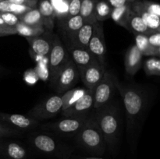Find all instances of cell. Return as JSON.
<instances>
[{
	"mask_svg": "<svg viewBox=\"0 0 160 159\" xmlns=\"http://www.w3.org/2000/svg\"><path fill=\"white\" fill-rule=\"evenodd\" d=\"M112 9L106 0H98L95 8V17L97 21L103 22L110 17Z\"/></svg>",
	"mask_w": 160,
	"mask_h": 159,
	"instance_id": "4316f807",
	"label": "cell"
},
{
	"mask_svg": "<svg viewBox=\"0 0 160 159\" xmlns=\"http://www.w3.org/2000/svg\"><path fill=\"white\" fill-rule=\"evenodd\" d=\"M0 26H6H6H7L6 24H5V23H4V22H3V20H2L1 18H0Z\"/></svg>",
	"mask_w": 160,
	"mask_h": 159,
	"instance_id": "7bdbcfd3",
	"label": "cell"
},
{
	"mask_svg": "<svg viewBox=\"0 0 160 159\" xmlns=\"http://www.w3.org/2000/svg\"><path fill=\"white\" fill-rule=\"evenodd\" d=\"M38 10L43 19L44 26L46 30L52 31L54 28V21L56 19L54 9L49 0H42L39 2Z\"/></svg>",
	"mask_w": 160,
	"mask_h": 159,
	"instance_id": "44dd1931",
	"label": "cell"
},
{
	"mask_svg": "<svg viewBox=\"0 0 160 159\" xmlns=\"http://www.w3.org/2000/svg\"><path fill=\"white\" fill-rule=\"evenodd\" d=\"M98 110L95 116L98 128L106 143L109 145L113 144L118 140L120 131L119 110L117 106L109 103Z\"/></svg>",
	"mask_w": 160,
	"mask_h": 159,
	"instance_id": "7a4b0ae2",
	"label": "cell"
},
{
	"mask_svg": "<svg viewBox=\"0 0 160 159\" xmlns=\"http://www.w3.org/2000/svg\"><path fill=\"white\" fill-rule=\"evenodd\" d=\"M68 51L70 59L78 67V71L97 61L87 48L70 44L68 45Z\"/></svg>",
	"mask_w": 160,
	"mask_h": 159,
	"instance_id": "5bb4252c",
	"label": "cell"
},
{
	"mask_svg": "<svg viewBox=\"0 0 160 159\" xmlns=\"http://www.w3.org/2000/svg\"><path fill=\"white\" fill-rule=\"evenodd\" d=\"M69 58L70 55L59 36L57 34H53L52 45L48 56L49 81L52 86L54 85L58 75L66 65Z\"/></svg>",
	"mask_w": 160,
	"mask_h": 159,
	"instance_id": "277c9868",
	"label": "cell"
},
{
	"mask_svg": "<svg viewBox=\"0 0 160 159\" xmlns=\"http://www.w3.org/2000/svg\"><path fill=\"white\" fill-rule=\"evenodd\" d=\"M5 153L10 159H24L27 152L24 148L19 143L10 142L6 145Z\"/></svg>",
	"mask_w": 160,
	"mask_h": 159,
	"instance_id": "f1b7e54d",
	"label": "cell"
},
{
	"mask_svg": "<svg viewBox=\"0 0 160 159\" xmlns=\"http://www.w3.org/2000/svg\"><path fill=\"white\" fill-rule=\"evenodd\" d=\"M19 19L20 22L26 25L32 26H44L43 19L37 8H33L23 15L20 16Z\"/></svg>",
	"mask_w": 160,
	"mask_h": 159,
	"instance_id": "603a6c76",
	"label": "cell"
},
{
	"mask_svg": "<svg viewBox=\"0 0 160 159\" xmlns=\"http://www.w3.org/2000/svg\"><path fill=\"white\" fill-rule=\"evenodd\" d=\"M86 89V88H85ZM94 90L86 89L85 93L82 97L79 98L69 108L62 112V115L64 117L78 116V115H85L91 108H93Z\"/></svg>",
	"mask_w": 160,
	"mask_h": 159,
	"instance_id": "8fae6325",
	"label": "cell"
},
{
	"mask_svg": "<svg viewBox=\"0 0 160 159\" xmlns=\"http://www.w3.org/2000/svg\"><path fill=\"white\" fill-rule=\"evenodd\" d=\"M80 75L78 67L72 61L70 57L66 65L60 71L52 86L58 94H63L71 89L79 80Z\"/></svg>",
	"mask_w": 160,
	"mask_h": 159,
	"instance_id": "52a82bcc",
	"label": "cell"
},
{
	"mask_svg": "<svg viewBox=\"0 0 160 159\" xmlns=\"http://www.w3.org/2000/svg\"><path fill=\"white\" fill-rule=\"evenodd\" d=\"M0 18L3 20L5 24L9 27H13L20 22L19 17L12 12H0Z\"/></svg>",
	"mask_w": 160,
	"mask_h": 159,
	"instance_id": "d590c367",
	"label": "cell"
},
{
	"mask_svg": "<svg viewBox=\"0 0 160 159\" xmlns=\"http://www.w3.org/2000/svg\"><path fill=\"white\" fill-rule=\"evenodd\" d=\"M23 131L15 129L6 123L0 122V137H12V136L21 135Z\"/></svg>",
	"mask_w": 160,
	"mask_h": 159,
	"instance_id": "836d02e7",
	"label": "cell"
},
{
	"mask_svg": "<svg viewBox=\"0 0 160 159\" xmlns=\"http://www.w3.org/2000/svg\"><path fill=\"white\" fill-rule=\"evenodd\" d=\"M88 49L93 55L98 62L106 66V45L105 41L102 22L95 21L94 32L88 45Z\"/></svg>",
	"mask_w": 160,
	"mask_h": 159,
	"instance_id": "ba28073f",
	"label": "cell"
},
{
	"mask_svg": "<svg viewBox=\"0 0 160 159\" xmlns=\"http://www.w3.org/2000/svg\"><path fill=\"white\" fill-rule=\"evenodd\" d=\"M95 21H84L82 26L75 35L71 44L88 48V45L93 34Z\"/></svg>",
	"mask_w": 160,
	"mask_h": 159,
	"instance_id": "d6986e66",
	"label": "cell"
},
{
	"mask_svg": "<svg viewBox=\"0 0 160 159\" xmlns=\"http://www.w3.org/2000/svg\"><path fill=\"white\" fill-rule=\"evenodd\" d=\"M131 5L112 8L110 17L117 24L126 27L127 22L131 13Z\"/></svg>",
	"mask_w": 160,
	"mask_h": 159,
	"instance_id": "cb8c5ba5",
	"label": "cell"
},
{
	"mask_svg": "<svg viewBox=\"0 0 160 159\" xmlns=\"http://www.w3.org/2000/svg\"><path fill=\"white\" fill-rule=\"evenodd\" d=\"M31 9H33V8L24 6V5L15 4V3H12L9 2V12H12V13L17 15V17H20V16L23 15V14H24L28 11L31 10Z\"/></svg>",
	"mask_w": 160,
	"mask_h": 159,
	"instance_id": "8d00e7d4",
	"label": "cell"
},
{
	"mask_svg": "<svg viewBox=\"0 0 160 159\" xmlns=\"http://www.w3.org/2000/svg\"><path fill=\"white\" fill-rule=\"evenodd\" d=\"M76 140L78 144L92 152L102 154L105 151L106 141L95 116L86 118L83 126L76 134Z\"/></svg>",
	"mask_w": 160,
	"mask_h": 159,
	"instance_id": "3957f363",
	"label": "cell"
},
{
	"mask_svg": "<svg viewBox=\"0 0 160 159\" xmlns=\"http://www.w3.org/2000/svg\"><path fill=\"white\" fill-rule=\"evenodd\" d=\"M131 8L134 12L138 14L146 26L151 30L152 32L155 31H160V17L153 15L147 12L142 6L141 0H138L133 2L131 5Z\"/></svg>",
	"mask_w": 160,
	"mask_h": 159,
	"instance_id": "e0dca14e",
	"label": "cell"
},
{
	"mask_svg": "<svg viewBox=\"0 0 160 159\" xmlns=\"http://www.w3.org/2000/svg\"><path fill=\"white\" fill-rule=\"evenodd\" d=\"M85 88H71L61 94L62 101V112L69 108L85 93Z\"/></svg>",
	"mask_w": 160,
	"mask_h": 159,
	"instance_id": "7402d4cb",
	"label": "cell"
},
{
	"mask_svg": "<svg viewBox=\"0 0 160 159\" xmlns=\"http://www.w3.org/2000/svg\"><path fill=\"white\" fill-rule=\"evenodd\" d=\"M69 0H49L54 9L56 18L59 21L67 18Z\"/></svg>",
	"mask_w": 160,
	"mask_h": 159,
	"instance_id": "f546056e",
	"label": "cell"
},
{
	"mask_svg": "<svg viewBox=\"0 0 160 159\" xmlns=\"http://www.w3.org/2000/svg\"><path fill=\"white\" fill-rule=\"evenodd\" d=\"M37 61L34 71L37 74L38 77L43 80L49 79V70H48V56H42L41 60Z\"/></svg>",
	"mask_w": 160,
	"mask_h": 159,
	"instance_id": "4dcf8cb0",
	"label": "cell"
},
{
	"mask_svg": "<svg viewBox=\"0 0 160 159\" xmlns=\"http://www.w3.org/2000/svg\"><path fill=\"white\" fill-rule=\"evenodd\" d=\"M115 88L113 75L106 70L102 80L94 89L93 108L98 109L107 104L113 95Z\"/></svg>",
	"mask_w": 160,
	"mask_h": 159,
	"instance_id": "8992f818",
	"label": "cell"
},
{
	"mask_svg": "<svg viewBox=\"0 0 160 159\" xmlns=\"http://www.w3.org/2000/svg\"><path fill=\"white\" fill-rule=\"evenodd\" d=\"M106 70V66L102 65L97 61L79 70L80 78L82 80L85 88L94 90L102 80Z\"/></svg>",
	"mask_w": 160,
	"mask_h": 159,
	"instance_id": "30bf717a",
	"label": "cell"
},
{
	"mask_svg": "<svg viewBox=\"0 0 160 159\" xmlns=\"http://www.w3.org/2000/svg\"><path fill=\"white\" fill-rule=\"evenodd\" d=\"M59 22L62 34L64 37H67L70 45L73 41L78 31L82 26L84 22V20L80 15H77L74 17H67Z\"/></svg>",
	"mask_w": 160,
	"mask_h": 159,
	"instance_id": "2e32d148",
	"label": "cell"
},
{
	"mask_svg": "<svg viewBox=\"0 0 160 159\" xmlns=\"http://www.w3.org/2000/svg\"><path fill=\"white\" fill-rule=\"evenodd\" d=\"M0 1H1V0H0Z\"/></svg>",
	"mask_w": 160,
	"mask_h": 159,
	"instance_id": "f6af8a7d",
	"label": "cell"
},
{
	"mask_svg": "<svg viewBox=\"0 0 160 159\" xmlns=\"http://www.w3.org/2000/svg\"><path fill=\"white\" fill-rule=\"evenodd\" d=\"M98 0H82L79 15L84 21H95V8Z\"/></svg>",
	"mask_w": 160,
	"mask_h": 159,
	"instance_id": "484cf974",
	"label": "cell"
},
{
	"mask_svg": "<svg viewBox=\"0 0 160 159\" xmlns=\"http://www.w3.org/2000/svg\"><path fill=\"white\" fill-rule=\"evenodd\" d=\"M87 118L85 115L66 117L46 126L52 130L62 135H76Z\"/></svg>",
	"mask_w": 160,
	"mask_h": 159,
	"instance_id": "9c48e42d",
	"label": "cell"
},
{
	"mask_svg": "<svg viewBox=\"0 0 160 159\" xmlns=\"http://www.w3.org/2000/svg\"><path fill=\"white\" fill-rule=\"evenodd\" d=\"M148 41L152 49L156 53V55H160V31H155L148 35Z\"/></svg>",
	"mask_w": 160,
	"mask_h": 159,
	"instance_id": "d6a6232c",
	"label": "cell"
},
{
	"mask_svg": "<svg viewBox=\"0 0 160 159\" xmlns=\"http://www.w3.org/2000/svg\"><path fill=\"white\" fill-rule=\"evenodd\" d=\"M0 122L6 123L20 130L32 129L39 124V122L29 116L19 114H8L0 112Z\"/></svg>",
	"mask_w": 160,
	"mask_h": 159,
	"instance_id": "4fadbf2b",
	"label": "cell"
},
{
	"mask_svg": "<svg viewBox=\"0 0 160 159\" xmlns=\"http://www.w3.org/2000/svg\"><path fill=\"white\" fill-rule=\"evenodd\" d=\"M16 34H19L25 37H34L43 34L46 29L44 26H32L26 25L24 23L19 22L16 26H13Z\"/></svg>",
	"mask_w": 160,
	"mask_h": 159,
	"instance_id": "d4e9b609",
	"label": "cell"
},
{
	"mask_svg": "<svg viewBox=\"0 0 160 159\" xmlns=\"http://www.w3.org/2000/svg\"><path fill=\"white\" fill-rule=\"evenodd\" d=\"M135 46L142 52V55L146 56H156L152 48L150 47L148 41V35L143 34H134Z\"/></svg>",
	"mask_w": 160,
	"mask_h": 159,
	"instance_id": "83f0119b",
	"label": "cell"
},
{
	"mask_svg": "<svg viewBox=\"0 0 160 159\" xmlns=\"http://www.w3.org/2000/svg\"><path fill=\"white\" fill-rule=\"evenodd\" d=\"M32 144L36 149L45 154H53L57 150L56 140L46 134H38L33 137Z\"/></svg>",
	"mask_w": 160,
	"mask_h": 159,
	"instance_id": "ac0fdd59",
	"label": "cell"
},
{
	"mask_svg": "<svg viewBox=\"0 0 160 159\" xmlns=\"http://www.w3.org/2000/svg\"><path fill=\"white\" fill-rule=\"evenodd\" d=\"M62 107L61 95H53L32 108L28 112V115L33 119L40 122L41 120L56 116L58 113L62 112Z\"/></svg>",
	"mask_w": 160,
	"mask_h": 159,
	"instance_id": "5b68a950",
	"label": "cell"
},
{
	"mask_svg": "<svg viewBox=\"0 0 160 159\" xmlns=\"http://www.w3.org/2000/svg\"><path fill=\"white\" fill-rule=\"evenodd\" d=\"M125 28L128 29V31H131L134 34H143L148 35L149 34L152 33V31L146 26L142 17L138 14L134 12L132 9L131 11Z\"/></svg>",
	"mask_w": 160,
	"mask_h": 159,
	"instance_id": "ffe728a7",
	"label": "cell"
},
{
	"mask_svg": "<svg viewBox=\"0 0 160 159\" xmlns=\"http://www.w3.org/2000/svg\"><path fill=\"white\" fill-rule=\"evenodd\" d=\"M84 159H102V158H98V157H86Z\"/></svg>",
	"mask_w": 160,
	"mask_h": 159,
	"instance_id": "ee69618b",
	"label": "cell"
},
{
	"mask_svg": "<svg viewBox=\"0 0 160 159\" xmlns=\"http://www.w3.org/2000/svg\"><path fill=\"white\" fill-rule=\"evenodd\" d=\"M115 87L123 98L126 112L128 130H131L140 116L145 106V97L141 90L135 87H123L113 76Z\"/></svg>",
	"mask_w": 160,
	"mask_h": 159,
	"instance_id": "6da1fadb",
	"label": "cell"
},
{
	"mask_svg": "<svg viewBox=\"0 0 160 159\" xmlns=\"http://www.w3.org/2000/svg\"><path fill=\"white\" fill-rule=\"evenodd\" d=\"M24 79H25V80L28 82V84H34L37 82L38 77L35 71L33 72L32 70H29V71L27 72V73H25Z\"/></svg>",
	"mask_w": 160,
	"mask_h": 159,
	"instance_id": "60d3db41",
	"label": "cell"
},
{
	"mask_svg": "<svg viewBox=\"0 0 160 159\" xmlns=\"http://www.w3.org/2000/svg\"><path fill=\"white\" fill-rule=\"evenodd\" d=\"M141 2L147 12L160 17V6L158 3L148 0H141Z\"/></svg>",
	"mask_w": 160,
	"mask_h": 159,
	"instance_id": "e575fe53",
	"label": "cell"
},
{
	"mask_svg": "<svg viewBox=\"0 0 160 159\" xmlns=\"http://www.w3.org/2000/svg\"><path fill=\"white\" fill-rule=\"evenodd\" d=\"M144 70L148 76H159L160 74V60L159 58L151 57L146 59Z\"/></svg>",
	"mask_w": 160,
	"mask_h": 159,
	"instance_id": "1f68e13d",
	"label": "cell"
},
{
	"mask_svg": "<svg viewBox=\"0 0 160 159\" xmlns=\"http://www.w3.org/2000/svg\"><path fill=\"white\" fill-rule=\"evenodd\" d=\"M10 34H16L13 27H9V26H6H6H0V37L10 35Z\"/></svg>",
	"mask_w": 160,
	"mask_h": 159,
	"instance_id": "b9f144b4",
	"label": "cell"
},
{
	"mask_svg": "<svg viewBox=\"0 0 160 159\" xmlns=\"http://www.w3.org/2000/svg\"><path fill=\"white\" fill-rule=\"evenodd\" d=\"M142 52L135 45H132L128 49L125 55V70L130 76H134L141 68L142 62Z\"/></svg>",
	"mask_w": 160,
	"mask_h": 159,
	"instance_id": "9a60e30c",
	"label": "cell"
},
{
	"mask_svg": "<svg viewBox=\"0 0 160 159\" xmlns=\"http://www.w3.org/2000/svg\"><path fill=\"white\" fill-rule=\"evenodd\" d=\"M81 1L82 0H69L67 17L79 15Z\"/></svg>",
	"mask_w": 160,
	"mask_h": 159,
	"instance_id": "74e56055",
	"label": "cell"
},
{
	"mask_svg": "<svg viewBox=\"0 0 160 159\" xmlns=\"http://www.w3.org/2000/svg\"><path fill=\"white\" fill-rule=\"evenodd\" d=\"M31 47V51L34 55L41 56H48L52 45L53 34L51 31H46L40 35L26 37Z\"/></svg>",
	"mask_w": 160,
	"mask_h": 159,
	"instance_id": "7c38bea8",
	"label": "cell"
},
{
	"mask_svg": "<svg viewBox=\"0 0 160 159\" xmlns=\"http://www.w3.org/2000/svg\"><path fill=\"white\" fill-rule=\"evenodd\" d=\"M12 3L29 6L31 8H36L37 6V0H7Z\"/></svg>",
	"mask_w": 160,
	"mask_h": 159,
	"instance_id": "ab89813d",
	"label": "cell"
},
{
	"mask_svg": "<svg viewBox=\"0 0 160 159\" xmlns=\"http://www.w3.org/2000/svg\"><path fill=\"white\" fill-rule=\"evenodd\" d=\"M138 0H108V2L112 8L120 7V6L131 5L133 2Z\"/></svg>",
	"mask_w": 160,
	"mask_h": 159,
	"instance_id": "f35d334b",
	"label": "cell"
}]
</instances>
